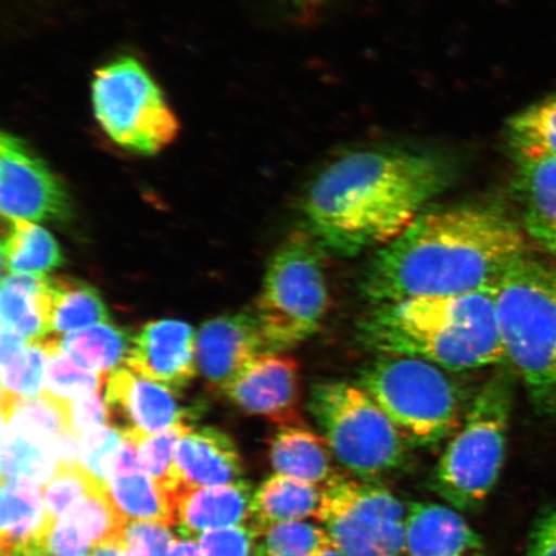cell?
<instances>
[{"mask_svg":"<svg viewBox=\"0 0 556 556\" xmlns=\"http://www.w3.org/2000/svg\"><path fill=\"white\" fill-rule=\"evenodd\" d=\"M456 165L446 155L368 149L336 160L303 194L304 231L325 252L354 256L384 248L446 191Z\"/></svg>","mask_w":556,"mask_h":556,"instance_id":"6da1fadb","label":"cell"},{"mask_svg":"<svg viewBox=\"0 0 556 556\" xmlns=\"http://www.w3.org/2000/svg\"><path fill=\"white\" fill-rule=\"evenodd\" d=\"M525 255V236L503 208L427 207L399 238L378 250L363 291L374 305L477 293L496 287Z\"/></svg>","mask_w":556,"mask_h":556,"instance_id":"7a4b0ae2","label":"cell"},{"mask_svg":"<svg viewBox=\"0 0 556 556\" xmlns=\"http://www.w3.org/2000/svg\"><path fill=\"white\" fill-rule=\"evenodd\" d=\"M496 287L377 304L361 319L358 340L379 354L428 361L452 372L502 365Z\"/></svg>","mask_w":556,"mask_h":556,"instance_id":"3957f363","label":"cell"},{"mask_svg":"<svg viewBox=\"0 0 556 556\" xmlns=\"http://www.w3.org/2000/svg\"><path fill=\"white\" fill-rule=\"evenodd\" d=\"M496 311L506 363L538 412L556 417V269L525 255L498 281Z\"/></svg>","mask_w":556,"mask_h":556,"instance_id":"277c9868","label":"cell"},{"mask_svg":"<svg viewBox=\"0 0 556 556\" xmlns=\"http://www.w3.org/2000/svg\"><path fill=\"white\" fill-rule=\"evenodd\" d=\"M446 370L428 361L379 354L361 370L364 389L409 446L434 447L462 427L467 393Z\"/></svg>","mask_w":556,"mask_h":556,"instance_id":"5b68a950","label":"cell"},{"mask_svg":"<svg viewBox=\"0 0 556 556\" xmlns=\"http://www.w3.org/2000/svg\"><path fill=\"white\" fill-rule=\"evenodd\" d=\"M513 408L511 379L496 375L469 405L433 475V490L458 510L484 503L502 472Z\"/></svg>","mask_w":556,"mask_h":556,"instance_id":"8992f818","label":"cell"},{"mask_svg":"<svg viewBox=\"0 0 556 556\" xmlns=\"http://www.w3.org/2000/svg\"><path fill=\"white\" fill-rule=\"evenodd\" d=\"M325 250L305 231L290 235L268 263L253 309L268 353H281L307 340L329 311Z\"/></svg>","mask_w":556,"mask_h":556,"instance_id":"52a82bcc","label":"cell"},{"mask_svg":"<svg viewBox=\"0 0 556 556\" xmlns=\"http://www.w3.org/2000/svg\"><path fill=\"white\" fill-rule=\"evenodd\" d=\"M309 412L332 456L353 475L371 481L405 467L409 444L356 382H316Z\"/></svg>","mask_w":556,"mask_h":556,"instance_id":"ba28073f","label":"cell"},{"mask_svg":"<svg viewBox=\"0 0 556 556\" xmlns=\"http://www.w3.org/2000/svg\"><path fill=\"white\" fill-rule=\"evenodd\" d=\"M96 121L121 148L155 155L176 139L179 122L163 90L136 59L97 70L92 81Z\"/></svg>","mask_w":556,"mask_h":556,"instance_id":"9c48e42d","label":"cell"},{"mask_svg":"<svg viewBox=\"0 0 556 556\" xmlns=\"http://www.w3.org/2000/svg\"><path fill=\"white\" fill-rule=\"evenodd\" d=\"M315 518L345 556L405 555L407 510L384 486L333 477Z\"/></svg>","mask_w":556,"mask_h":556,"instance_id":"30bf717a","label":"cell"},{"mask_svg":"<svg viewBox=\"0 0 556 556\" xmlns=\"http://www.w3.org/2000/svg\"><path fill=\"white\" fill-rule=\"evenodd\" d=\"M0 207L7 220L61 224L73 218L65 185L29 144L10 134L0 139Z\"/></svg>","mask_w":556,"mask_h":556,"instance_id":"8fae6325","label":"cell"},{"mask_svg":"<svg viewBox=\"0 0 556 556\" xmlns=\"http://www.w3.org/2000/svg\"><path fill=\"white\" fill-rule=\"evenodd\" d=\"M176 392L129 367H116L104 389L110 427L122 434H156L185 422L192 413L180 406Z\"/></svg>","mask_w":556,"mask_h":556,"instance_id":"7c38bea8","label":"cell"},{"mask_svg":"<svg viewBox=\"0 0 556 556\" xmlns=\"http://www.w3.org/2000/svg\"><path fill=\"white\" fill-rule=\"evenodd\" d=\"M263 354L269 353L253 309L213 318L198 332V371L213 391L224 392Z\"/></svg>","mask_w":556,"mask_h":556,"instance_id":"4fadbf2b","label":"cell"},{"mask_svg":"<svg viewBox=\"0 0 556 556\" xmlns=\"http://www.w3.org/2000/svg\"><path fill=\"white\" fill-rule=\"evenodd\" d=\"M222 393L247 414L266 416L281 427L301 424L299 367L283 354H263Z\"/></svg>","mask_w":556,"mask_h":556,"instance_id":"5bb4252c","label":"cell"},{"mask_svg":"<svg viewBox=\"0 0 556 556\" xmlns=\"http://www.w3.org/2000/svg\"><path fill=\"white\" fill-rule=\"evenodd\" d=\"M197 337L189 324L177 319L146 324L125 363L142 377L180 391L197 377Z\"/></svg>","mask_w":556,"mask_h":556,"instance_id":"9a60e30c","label":"cell"},{"mask_svg":"<svg viewBox=\"0 0 556 556\" xmlns=\"http://www.w3.org/2000/svg\"><path fill=\"white\" fill-rule=\"evenodd\" d=\"M236 444L220 430L206 427L179 441L173 464V495L184 486H214L242 481Z\"/></svg>","mask_w":556,"mask_h":556,"instance_id":"2e32d148","label":"cell"},{"mask_svg":"<svg viewBox=\"0 0 556 556\" xmlns=\"http://www.w3.org/2000/svg\"><path fill=\"white\" fill-rule=\"evenodd\" d=\"M253 489L245 481L214 486H184L174 493L178 532L184 539L222 528L247 525L252 513Z\"/></svg>","mask_w":556,"mask_h":556,"instance_id":"e0dca14e","label":"cell"},{"mask_svg":"<svg viewBox=\"0 0 556 556\" xmlns=\"http://www.w3.org/2000/svg\"><path fill=\"white\" fill-rule=\"evenodd\" d=\"M125 521L106 486H102L54 521L45 547L51 556L86 554L102 542L117 539Z\"/></svg>","mask_w":556,"mask_h":556,"instance_id":"ac0fdd59","label":"cell"},{"mask_svg":"<svg viewBox=\"0 0 556 556\" xmlns=\"http://www.w3.org/2000/svg\"><path fill=\"white\" fill-rule=\"evenodd\" d=\"M406 556H484L482 539L460 514L433 503H416L406 518Z\"/></svg>","mask_w":556,"mask_h":556,"instance_id":"d6986e66","label":"cell"},{"mask_svg":"<svg viewBox=\"0 0 556 556\" xmlns=\"http://www.w3.org/2000/svg\"><path fill=\"white\" fill-rule=\"evenodd\" d=\"M514 190L525 228L548 253L556 255V157L516 155Z\"/></svg>","mask_w":556,"mask_h":556,"instance_id":"ffe728a7","label":"cell"},{"mask_svg":"<svg viewBox=\"0 0 556 556\" xmlns=\"http://www.w3.org/2000/svg\"><path fill=\"white\" fill-rule=\"evenodd\" d=\"M2 482H29L45 486L59 465L58 441L61 435L48 433L16 416L2 415Z\"/></svg>","mask_w":556,"mask_h":556,"instance_id":"44dd1931","label":"cell"},{"mask_svg":"<svg viewBox=\"0 0 556 556\" xmlns=\"http://www.w3.org/2000/svg\"><path fill=\"white\" fill-rule=\"evenodd\" d=\"M0 317L2 330L16 333L26 342L41 343L53 337L50 277L4 275Z\"/></svg>","mask_w":556,"mask_h":556,"instance_id":"7402d4cb","label":"cell"},{"mask_svg":"<svg viewBox=\"0 0 556 556\" xmlns=\"http://www.w3.org/2000/svg\"><path fill=\"white\" fill-rule=\"evenodd\" d=\"M323 486L275 475L254 493L249 525L258 534L275 525L316 517Z\"/></svg>","mask_w":556,"mask_h":556,"instance_id":"603a6c76","label":"cell"},{"mask_svg":"<svg viewBox=\"0 0 556 556\" xmlns=\"http://www.w3.org/2000/svg\"><path fill=\"white\" fill-rule=\"evenodd\" d=\"M331 451L324 437L299 426L281 427L270 442L269 457L276 475L325 486L333 477Z\"/></svg>","mask_w":556,"mask_h":556,"instance_id":"cb8c5ba5","label":"cell"},{"mask_svg":"<svg viewBox=\"0 0 556 556\" xmlns=\"http://www.w3.org/2000/svg\"><path fill=\"white\" fill-rule=\"evenodd\" d=\"M0 518L2 553L33 541L45 546V486L29 482H3Z\"/></svg>","mask_w":556,"mask_h":556,"instance_id":"d4e9b609","label":"cell"},{"mask_svg":"<svg viewBox=\"0 0 556 556\" xmlns=\"http://www.w3.org/2000/svg\"><path fill=\"white\" fill-rule=\"evenodd\" d=\"M64 264L59 242L46 228L29 220H9L2 241L3 273L47 276Z\"/></svg>","mask_w":556,"mask_h":556,"instance_id":"484cf974","label":"cell"},{"mask_svg":"<svg viewBox=\"0 0 556 556\" xmlns=\"http://www.w3.org/2000/svg\"><path fill=\"white\" fill-rule=\"evenodd\" d=\"M52 336L70 333L110 323L100 291L73 277H50Z\"/></svg>","mask_w":556,"mask_h":556,"instance_id":"4316f807","label":"cell"},{"mask_svg":"<svg viewBox=\"0 0 556 556\" xmlns=\"http://www.w3.org/2000/svg\"><path fill=\"white\" fill-rule=\"evenodd\" d=\"M2 397H34L46 391L47 348L29 343L11 331L2 330L0 340Z\"/></svg>","mask_w":556,"mask_h":556,"instance_id":"83f0119b","label":"cell"},{"mask_svg":"<svg viewBox=\"0 0 556 556\" xmlns=\"http://www.w3.org/2000/svg\"><path fill=\"white\" fill-rule=\"evenodd\" d=\"M106 489L125 519L176 526V507L172 493L146 472L127 477L113 476L109 479Z\"/></svg>","mask_w":556,"mask_h":556,"instance_id":"f1b7e54d","label":"cell"},{"mask_svg":"<svg viewBox=\"0 0 556 556\" xmlns=\"http://www.w3.org/2000/svg\"><path fill=\"white\" fill-rule=\"evenodd\" d=\"M134 337L113 324H101L60 337L61 350L76 364L97 374L115 370L127 361Z\"/></svg>","mask_w":556,"mask_h":556,"instance_id":"f546056e","label":"cell"},{"mask_svg":"<svg viewBox=\"0 0 556 556\" xmlns=\"http://www.w3.org/2000/svg\"><path fill=\"white\" fill-rule=\"evenodd\" d=\"M506 136L514 156L556 157V92L511 117Z\"/></svg>","mask_w":556,"mask_h":556,"instance_id":"4dcf8cb0","label":"cell"},{"mask_svg":"<svg viewBox=\"0 0 556 556\" xmlns=\"http://www.w3.org/2000/svg\"><path fill=\"white\" fill-rule=\"evenodd\" d=\"M47 348L46 392L74 401L88 397L103 389L104 375L76 364L61 350L60 337L43 340Z\"/></svg>","mask_w":556,"mask_h":556,"instance_id":"1f68e13d","label":"cell"},{"mask_svg":"<svg viewBox=\"0 0 556 556\" xmlns=\"http://www.w3.org/2000/svg\"><path fill=\"white\" fill-rule=\"evenodd\" d=\"M331 545L323 527L308 521H289L263 531L256 541L254 556H316Z\"/></svg>","mask_w":556,"mask_h":556,"instance_id":"d6a6232c","label":"cell"},{"mask_svg":"<svg viewBox=\"0 0 556 556\" xmlns=\"http://www.w3.org/2000/svg\"><path fill=\"white\" fill-rule=\"evenodd\" d=\"M106 486L83 467L80 463L59 464L51 481L45 485L47 534L54 521L87 497L89 493Z\"/></svg>","mask_w":556,"mask_h":556,"instance_id":"836d02e7","label":"cell"},{"mask_svg":"<svg viewBox=\"0 0 556 556\" xmlns=\"http://www.w3.org/2000/svg\"><path fill=\"white\" fill-rule=\"evenodd\" d=\"M190 432L191 428L187 424L179 422L156 434L134 433L138 437L139 458L143 472L162 484L172 495L174 455L179 441Z\"/></svg>","mask_w":556,"mask_h":556,"instance_id":"e575fe53","label":"cell"},{"mask_svg":"<svg viewBox=\"0 0 556 556\" xmlns=\"http://www.w3.org/2000/svg\"><path fill=\"white\" fill-rule=\"evenodd\" d=\"M124 435L113 427H99L80 435V464L97 481L106 484L113 477Z\"/></svg>","mask_w":556,"mask_h":556,"instance_id":"d590c367","label":"cell"},{"mask_svg":"<svg viewBox=\"0 0 556 556\" xmlns=\"http://www.w3.org/2000/svg\"><path fill=\"white\" fill-rule=\"evenodd\" d=\"M117 540L130 556H166L176 541L169 526L143 520L125 521Z\"/></svg>","mask_w":556,"mask_h":556,"instance_id":"8d00e7d4","label":"cell"},{"mask_svg":"<svg viewBox=\"0 0 556 556\" xmlns=\"http://www.w3.org/2000/svg\"><path fill=\"white\" fill-rule=\"evenodd\" d=\"M258 536L247 523L205 532L198 542L204 556H254Z\"/></svg>","mask_w":556,"mask_h":556,"instance_id":"74e56055","label":"cell"},{"mask_svg":"<svg viewBox=\"0 0 556 556\" xmlns=\"http://www.w3.org/2000/svg\"><path fill=\"white\" fill-rule=\"evenodd\" d=\"M70 421L73 432L79 440L87 430L106 426L108 407L102 399V389L88 397L70 401Z\"/></svg>","mask_w":556,"mask_h":556,"instance_id":"f35d334b","label":"cell"},{"mask_svg":"<svg viewBox=\"0 0 556 556\" xmlns=\"http://www.w3.org/2000/svg\"><path fill=\"white\" fill-rule=\"evenodd\" d=\"M525 556H556V509L539 518L528 540Z\"/></svg>","mask_w":556,"mask_h":556,"instance_id":"ab89813d","label":"cell"},{"mask_svg":"<svg viewBox=\"0 0 556 556\" xmlns=\"http://www.w3.org/2000/svg\"><path fill=\"white\" fill-rule=\"evenodd\" d=\"M123 435L124 441L115 462L113 476L127 477L143 472L141 458H139L138 437L134 433Z\"/></svg>","mask_w":556,"mask_h":556,"instance_id":"60d3db41","label":"cell"},{"mask_svg":"<svg viewBox=\"0 0 556 556\" xmlns=\"http://www.w3.org/2000/svg\"><path fill=\"white\" fill-rule=\"evenodd\" d=\"M166 556H204L197 540L182 539L173 542Z\"/></svg>","mask_w":556,"mask_h":556,"instance_id":"b9f144b4","label":"cell"},{"mask_svg":"<svg viewBox=\"0 0 556 556\" xmlns=\"http://www.w3.org/2000/svg\"><path fill=\"white\" fill-rule=\"evenodd\" d=\"M88 556H130L121 541L115 539L97 545L88 552Z\"/></svg>","mask_w":556,"mask_h":556,"instance_id":"7bdbcfd3","label":"cell"},{"mask_svg":"<svg viewBox=\"0 0 556 556\" xmlns=\"http://www.w3.org/2000/svg\"><path fill=\"white\" fill-rule=\"evenodd\" d=\"M2 556H51L48 554L47 548L40 545L39 542H26L16 547L11 548L9 552L2 553Z\"/></svg>","mask_w":556,"mask_h":556,"instance_id":"ee69618b","label":"cell"},{"mask_svg":"<svg viewBox=\"0 0 556 556\" xmlns=\"http://www.w3.org/2000/svg\"><path fill=\"white\" fill-rule=\"evenodd\" d=\"M316 556H345V555L340 553L338 551V548L333 547L332 545H329L328 547H325L324 551L319 552Z\"/></svg>","mask_w":556,"mask_h":556,"instance_id":"f6af8a7d","label":"cell"},{"mask_svg":"<svg viewBox=\"0 0 556 556\" xmlns=\"http://www.w3.org/2000/svg\"><path fill=\"white\" fill-rule=\"evenodd\" d=\"M72 556H86L85 554H79V555H72Z\"/></svg>","mask_w":556,"mask_h":556,"instance_id":"bcb514c9","label":"cell"},{"mask_svg":"<svg viewBox=\"0 0 556 556\" xmlns=\"http://www.w3.org/2000/svg\"><path fill=\"white\" fill-rule=\"evenodd\" d=\"M556 256V255H555Z\"/></svg>","mask_w":556,"mask_h":556,"instance_id":"7dc6e473","label":"cell"}]
</instances>
